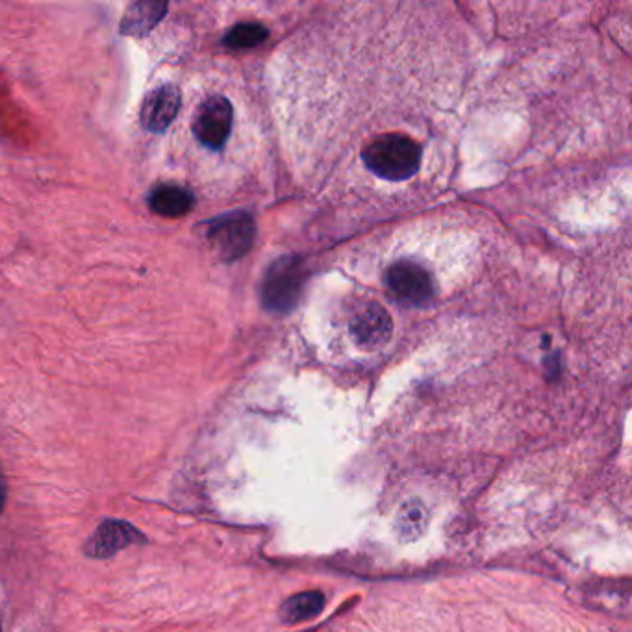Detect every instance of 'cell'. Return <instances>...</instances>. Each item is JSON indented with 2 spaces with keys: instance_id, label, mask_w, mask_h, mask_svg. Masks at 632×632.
Listing matches in <instances>:
<instances>
[{
  "instance_id": "cell-12",
  "label": "cell",
  "mask_w": 632,
  "mask_h": 632,
  "mask_svg": "<svg viewBox=\"0 0 632 632\" xmlns=\"http://www.w3.org/2000/svg\"><path fill=\"white\" fill-rule=\"evenodd\" d=\"M268 36L269 30L263 24L241 23L229 30V34L223 38V43L229 49H252L268 40Z\"/></svg>"
},
{
  "instance_id": "cell-3",
  "label": "cell",
  "mask_w": 632,
  "mask_h": 632,
  "mask_svg": "<svg viewBox=\"0 0 632 632\" xmlns=\"http://www.w3.org/2000/svg\"><path fill=\"white\" fill-rule=\"evenodd\" d=\"M254 234H257V227H254L251 213L243 212V210L224 213V215L208 221V240L224 262H234L247 254L254 241Z\"/></svg>"
},
{
  "instance_id": "cell-5",
  "label": "cell",
  "mask_w": 632,
  "mask_h": 632,
  "mask_svg": "<svg viewBox=\"0 0 632 632\" xmlns=\"http://www.w3.org/2000/svg\"><path fill=\"white\" fill-rule=\"evenodd\" d=\"M387 280L388 288L393 295L398 297L399 301L404 302V304H412V307L425 304L434 291L431 277L425 269L418 263L409 262V260L392 265L388 271Z\"/></svg>"
},
{
  "instance_id": "cell-7",
  "label": "cell",
  "mask_w": 632,
  "mask_h": 632,
  "mask_svg": "<svg viewBox=\"0 0 632 632\" xmlns=\"http://www.w3.org/2000/svg\"><path fill=\"white\" fill-rule=\"evenodd\" d=\"M180 101H182V97H180L179 88L173 84L160 86L152 93H149L143 101V107H141L143 129L154 132V134L169 129L177 119Z\"/></svg>"
},
{
  "instance_id": "cell-9",
  "label": "cell",
  "mask_w": 632,
  "mask_h": 632,
  "mask_svg": "<svg viewBox=\"0 0 632 632\" xmlns=\"http://www.w3.org/2000/svg\"><path fill=\"white\" fill-rule=\"evenodd\" d=\"M193 195L180 185L162 184L149 195V208L160 218L177 219L191 212Z\"/></svg>"
},
{
  "instance_id": "cell-2",
  "label": "cell",
  "mask_w": 632,
  "mask_h": 632,
  "mask_svg": "<svg viewBox=\"0 0 632 632\" xmlns=\"http://www.w3.org/2000/svg\"><path fill=\"white\" fill-rule=\"evenodd\" d=\"M302 282H304V269L301 258H280L269 268L263 279V307L271 312H290L301 297Z\"/></svg>"
},
{
  "instance_id": "cell-6",
  "label": "cell",
  "mask_w": 632,
  "mask_h": 632,
  "mask_svg": "<svg viewBox=\"0 0 632 632\" xmlns=\"http://www.w3.org/2000/svg\"><path fill=\"white\" fill-rule=\"evenodd\" d=\"M146 542V536L127 521L108 520L99 525L86 543V554L91 559H110L132 543Z\"/></svg>"
},
{
  "instance_id": "cell-4",
  "label": "cell",
  "mask_w": 632,
  "mask_h": 632,
  "mask_svg": "<svg viewBox=\"0 0 632 632\" xmlns=\"http://www.w3.org/2000/svg\"><path fill=\"white\" fill-rule=\"evenodd\" d=\"M232 116V104L224 97H210L193 116V134L202 146L218 151L229 140Z\"/></svg>"
},
{
  "instance_id": "cell-11",
  "label": "cell",
  "mask_w": 632,
  "mask_h": 632,
  "mask_svg": "<svg viewBox=\"0 0 632 632\" xmlns=\"http://www.w3.org/2000/svg\"><path fill=\"white\" fill-rule=\"evenodd\" d=\"M325 604V598L321 592H302L297 593L293 598L288 599L282 609H280V618L285 623H299L307 621L313 615L320 614Z\"/></svg>"
},
{
  "instance_id": "cell-14",
  "label": "cell",
  "mask_w": 632,
  "mask_h": 632,
  "mask_svg": "<svg viewBox=\"0 0 632 632\" xmlns=\"http://www.w3.org/2000/svg\"><path fill=\"white\" fill-rule=\"evenodd\" d=\"M4 501H7V486H4V479L0 475V512L4 509Z\"/></svg>"
},
{
  "instance_id": "cell-8",
  "label": "cell",
  "mask_w": 632,
  "mask_h": 632,
  "mask_svg": "<svg viewBox=\"0 0 632 632\" xmlns=\"http://www.w3.org/2000/svg\"><path fill=\"white\" fill-rule=\"evenodd\" d=\"M351 331H353L357 342L362 343L364 348H381L382 343H387L390 337H392V318H390V313L384 308L379 307L375 302H370L354 318Z\"/></svg>"
},
{
  "instance_id": "cell-1",
  "label": "cell",
  "mask_w": 632,
  "mask_h": 632,
  "mask_svg": "<svg viewBox=\"0 0 632 632\" xmlns=\"http://www.w3.org/2000/svg\"><path fill=\"white\" fill-rule=\"evenodd\" d=\"M362 160L381 179H412L421 168V147L409 136H381L362 152Z\"/></svg>"
},
{
  "instance_id": "cell-10",
  "label": "cell",
  "mask_w": 632,
  "mask_h": 632,
  "mask_svg": "<svg viewBox=\"0 0 632 632\" xmlns=\"http://www.w3.org/2000/svg\"><path fill=\"white\" fill-rule=\"evenodd\" d=\"M168 12L165 2H134L124 12L121 21V34L124 36H146L162 21Z\"/></svg>"
},
{
  "instance_id": "cell-13",
  "label": "cell",
  "mask_w": 632,
  "mask_h": 632,
  "mask_svg": "<svg viewBox=\"0 0 632 632\" xmlns=\"http://www.w3.org/2000/svg\"><path fill=\"white\" fill-rule=\"evenodd\" d=\"M425 512L427 510L421 506L420 501L404 504L398 521L401 536L410 538V540L420 536L423 526H425Z\"/></svg>"
}]
</instances>
